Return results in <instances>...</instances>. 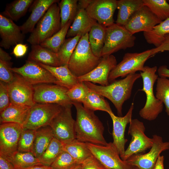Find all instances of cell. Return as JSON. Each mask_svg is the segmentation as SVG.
Returning <instances> with one entry per match:
<instances>
[{
	"mask_svg": "<svg viewBox=\"0 0 169 169\" xmlns=\"http://www.w3.org/2000/svg\"><path fill=\"white\" fill-rule=\"evenodd\" d=\"M64 144L54 137L49 146L38 158L43 165L50 166L60 154L64 151Z\"/></svg>",
	"mask_w": 169,
	"mask_h": 169,
	"instance_id": "e575fe53",
	"label": "cell"
},
{
	"mask_svg": "<svg viewBox=\"0 0 169 169\" xmlns=\"http://www.w3.org/2000/svg\"><path fill=\"white\" fill-rule=\"evenodd\" d=\"M78 165L73 157L64 151L52 164V169H70Z\"/></svg>",
	"mask_w": 169,
	"mask_h": 169,
	"instance_id": "ee69618b",
	"label": "cell"
},
{
	"mask_svg": "<svg viewBox=\"0 0 169 169\" xmlns=\"http://www.w3.org/2000/svg\"><path fill=\"white\" fill-rule=\"evenodd\" d=\"M106 27L97 22L88 33V40L91 50L95 55L102 57Z\"/></svg>",
	"mask_w": 169,
	"mask_h": 169,
	"instance_id": "f1b7e54d",
	"label": "cell"
},
{
	"mask_svg": "<svg viewBox=\"0 0 169 169\" xmlns=\"http://www.w3.org/2000/svg\"><path fill=\"white\" fill-rule=\"evenodd\" d=\"M31 107L11 103L7 108L0 113V123H14L23 125Z\"/></svg>",
	"mask_w": 169,
	"mask_h": 169,
	"instance_id": "d4e9b609",
	"label": "cell"
},
{
	"mask_svg": "<svg viewBox=\"0 0 169 169\" xmlns=\"http://www.w3.org/2000/svg\"><path fill=\"white\" fill-rule=\"evenodd\" d=\"M89 88L84 82H79L77 84L68 89L67 95L72 103H82L85 100Z\"/></svg>",
	"mask_w": 169,
	"mask_h": 169,
	"instance_id": "7bdbcfd3",
	"label": "cell"
},
{
	"mask_svg": "<svg viewBox=\"0 0 169 169\" xmlns=\"http://www.w3.org/2000/svg\"><path fill=\"white\" fill-rule=\"evenodd\" d=\"M144 69V71L140 72L143 82V88L140 90L145 93L146 101L139 114L143 119L152 121L155 120L162 112L163 104L155 96L153 92L154 85L158 77L156 74L157 67L145 66Z\"/></svg>",
	"mask_w": 169,
	"mask_h": 169,
	"instance_id": "277c9868",
	"label": "cell"
},
{
	"mask_svg": "<svg viewBox=\"0 0 169 169\" xmlns=\"http://www.w3.org/2000/svg\"><path fill=\"white\" fill-rule=\"evenodd\" d=\"M117 0H92L85 10L89 17L105 27L114 24Z\"/></svg>",
	"mask_w": 169,
	"mask_h": 169,
	"instance_id": "ac0fdd59",
	"label": "cell"
},
{
	"mask_svg": "<svg viewBox=\"0 0 169 169\" xmlns=\"http://www.w3.org/2000/svg\"><path fill=\"white\" fill-rule=\"evenodd\" d=\"M143 5V0H117L118 12L116 23L124 26L134 13Z\"/></svg>",
	"mask_w": 169,
	"mask_h": 169,
	"instance_id": "4316f807",
	"label": "cell"
},
{
	"mask_svg": "<svg viewBox=\"0 0 169 169\" xmlns=\"http://www.w3.org/2000/svg\"><path fill=\"white\" fill-rule=\"evenodd\" d=\"M59 2L58 0H34L30 7L31 12L30 15L25 22L20 26L22 33L25 34L32 33L36 24L50 7L53 3Z\"/></svg>",
	"mask_w": 169,
	"mask_h": 169,
	"instance_id": "7402d4cb",
	"label": "cell"
},
{
	"mask_svg": "<svg viewBox=\"0 0 169 169\" xmlns=\"http://www.w3.org/2000/svg\"><path fill=\"white\" fill-rule=\"evenodd\" d=\"M143 5L161 21L169 18V4L166 0H143Z\"/></svg>",
	"mask_w": 169,
	"mask_h": 169,
	"instance_id": "ab89813d",
	"label": "cell"
},
{
	"mask_svg": "<svg viewBox=\"0 0 169 169\" xmlns=\"http://www.w3.org/2000/svg\"><path fill=\"white\" fill-rule=\"evenodd\" d=\"M134 104L132 103L126 114L123 116H116L113 112L109 114L113 122L112 142L117 150L121 158L125 151V146L128 140L125 138V131L126 126L132 120Z\"/></svg>",
	"mask_w": 169,
	"mask_h": 169,
	"instance_id": "44dd1931",
	"label": "cell"
},
{
	"mask_svg": "<svg viewBox=\"0 0 169 169\" xmlns=\"http://www.w3.org/2000/svg\"><path fill=\"white\" fill-rule=\"evenodd\" d=\"M82 104L85 108L94 111L101 110L109 114L113 112L109 103L103 96L89 89L86 98Z\"/></svg>",
	"mask_w": 169,
	"mask_h": 169,
	"instance_id": "1f68e13d",
	"label": "cell"
},
{
	"mask_svg": "<svg viewBox=\"0 0 169 169\" xmlns=\"http://www.w3.org/2000/svg\"><path fill=\"white\" fill-rule=\"evenodd\" d=\"M81 165H78L70 169H81Z\"/></svg>",
	"mask_w": 169,
	"mask_h": 169,
	"instance_id": "11a10c76",
	"label": "cell"
},
{
	"mask_svg": "<svg viewBox=\"0 0 169 169\" xmlns=\"http://www.w3.org/2000/svg\"><path fill=\"white\" fill-rule=\"evenodd\" d=\"M117 64L115 57L111 54L102 57L99 64L88 73L79 77V82H90L106 86L109 84L108 77L110 72L115 67Z\"/></svg>",
	"mask_w": 169,
	"mask_h": 169,
	"instance_id": "d6986e66",
	"label": "cell"
},
{
	"mask_svg": "<svg viewBox=\"0 0 169 169\" xmlns=\"http://www.w3.org/2000/svg\"><path fill=\"white\" fill-rule=\"evenodd\" d=\"M152 49L153 55L159 52L169 51V33L165 35L163 40L159 46L153 48Z\"/></svg>",
	"mask_w": 169,
	"mask_h": 169,
	"instance_id": "7dc6e473",
	"label": "cell"
},
{
	"mask_svg": "<svg viewBox=\"0 0 169 169\" xmlns=\"http://www.w3.org/2000/svg\"><path fill=\"white\" fill-rule=\"evenodd\" d=\"M156 82V97L165 105V111L169 116V79L159 77Z\"/></svg>",
	"mask_w": 169,
	"mask_h": 169,
	"instance_id": "60d3db41",
	"label": "cell"
},
{
	"mask_svg": "<svg viewBox=\"0 0 169 169\" xmlns=\"http://www.w3.org/2000/svg\"><path fill=\"white\" fill-rule=\"evenodd\" d=\"M164 156L160 155L156 162L153 169H164Z\"/></svg>",
	"mask_w": 169,
	"mask_h": 169,
	"instance_id": "816d5d0a",
	"label": "cell"
},
{
	"mask_svg": "<svg viewBox=\"0 0 169 169\" xmlns=\"http://www.w3.org/2000/svg\"><path fill=\"white\" fill-rule=\"evenodd\" d=\"M92 155L108 169H132L133 166L122 160L113 142L106 145L87 143Z\"/></svg>",
	"mask_w": 169,
	"mask_h": 169,
	"instance_id": "7c38bea8",
	"label": "cell"
},
{
	"mask_svg": "<svg viewBox=\"0 0 169 169\" xmlns=\"http://www.w3.org/2000/svg\"><path fill=\"white\" fill-rule=\"evenodd\" d=\"M11 70L33 85L53 84L61 86L58 80L49 71L35 62L27 60L22 66L12 68Z\"/></svg>",
	"mask_w": 169,
	"mask_h": 169,
	"instance_id": "4fadbf2b",
	"label": "cell"
},
{
	"mask_svg": "<svg viewBox=\"0 0 169 169\" xmlns=\"http://www.w3.org/2000/svg\"><path fill=\"white\" fill-rule=\"evenodd\" d=\"M158 75L160 77L169 78V69L165 65L160 66L157 69Z\"/></svg>",
	"mask_w": 169,
	"mask_h": 169,
	"instance_id": "f907efd6",
	"label": "cell"
},
{
	"mask_svg": "<svg viewBox=\"0 0 169 169\" xmlns=\"http://www.w3.org/2000/svg\"><path fill=\"white\" fill-rule=\"evenodd\" d=\"M9 54L0 48V80L8 84L12 82L14 77L11 70L12 63Z\"/></svg>",
	"mask_w": 169,
	"mask_h": 169,
	"instance_id": "f35d334b",
	"label": "cell"
},
{
	"mask_svg": "<svg viewBox=\"0 0 169 169\" xmlns=\"http://www.w3.org/2000/svg\"><path fill=\"white\" fill-rule=\"evenodd\" d=\"M11 103L8 83L0 81V113L7 108Z\"/></svg>",
	"mask_w": 169,
	"mask_h": 169,
	"instance_id": "f6af8a7d",
	"label": "cell"
},
{
	"mask_svg": "<svg viewBox=\"0 0 169 169\" xmlns=\"http://www.w3.org/2000/svg\"><path fill=\"white\" fill-rule=\"evenodd\" d=\"M28 49L26 44H18L15 45L12 53L17 58L22 57L26 54Z\"/></svg>",
	"mask_w": 169,
	"mask_h": 169,
	"instance_id": "c3c4849f",
	"label": "cell"
},
{
	"mask_svg": "<svg viewBox=\"0 0 169 169\" xmlns=\"http://www.w3.org/2000/svg\"><path fill=\"white\" fill-rule=\"evenodd\" d=\"M26 169H52V168L50 166L41 165L33 166Z\"/></svg>",
	"mask_w": 169,
	"mask_h": 169,
	"instance_id": "db71d44e",
	"label": "cell"
},
{
	"mask_svg": "<svg viewBox=\"0 0 169 169\" xmlns=\"http://www.w3.org/2000/svg\"><path fill=\"white\" fill-rule=\"evenodd\" d=\"M97 23L96 21L89 17L85 9H78L66 37L73 38L78 34L84 35L88 33L92 27Z\"/></svg>",
	"mask_w": 169,
	"mask_h": 169,
	"instance_id": "603a6c76",
	"label": "cell"
},
{
	"mask_svg": "<svg viewBox=\"0 0 169 169\" xmlns=\"http://www.w3.org/2000/svg\"><path fill=\"white\" fill-rule=\"evenodd\" d=\"M33 100L37 103L54 104L63 107L72 106L68 89L56 84H42L33 85Z\"/></svg>",
	"mask_w": 169,
	"mask_h": 169,
	"instance_id": "9c48e42d",
	"label": "cell"
},
{
	"mask_svg": "<svg viewBox=\"0 0 169 169\" xmlns=\"http://www.w3.org/2000/svg\"><path fill=\"white\" fill-rule=\"evenodd\" d=\"M7 159L15 169H26L33 166L42 165L38 159L31 152L17 151Z\"/></svg>",
	"mask_w": 169,
	"mask_h": 169,
	"instance_id": "836d02e7",
	"label": "cell"
},
{
	"mask_svg": "<svg viewBox=\"0 0 169 169\" xmlns=\"http://www.w3.org/2000/svg\"><path fill=\"white\" fill-rule=\"evenodd\" d=\"M136 39L124 26L114 23L107 27L102 57H107L120 50L133 47Z\"/></svg>",
	"mask_w": 169,
	"mask_h": 169,
	"instance_id": "8992f818",
	"label": "cell"
},
{
	"mask_svg": "<svg viewBox=\"0 0 169 169\" xmlns=\"http://www.w3.org/2000/svg\"><path fill=\"white\" fill-rule=\"evenodd\" d=\"M0 46L5 49L18 44H23L25 36L20 26L11 19L0 14Z\"/></svg>",
	"mask_w": 169,
	"mask_h": 169,
	"instance_id": "ffe728a7",
	"label": "cell"
},
{
	"mask_svg": "<svg viewBox=\"0 0 169 169\" xmlns=\"http://www.w3.org/2000/svg\"><path fill=\"white\" fill-rule=\"evenodd\" d=\"M27 60L52 67L61 66L57 54L40 44L31 45Z\"/></svg>",
	"mask_w": 169,
	"mask_h": 169,
	"instance_id": "cb8c5ba5",
	"label": "cell"
},
{
	"mask_svg": "<svg viewBox=\"0 0 169 169\" xmlns=\"http://www.w3.org/2000/svg\"><path fill=\"white\" fill-rule=\"evenodd\" d=\"M102 57L94 55L88 40V33L82 36L75 47L68 63V68L76 77L84 75L95 69Z\"/></svg>",
	"mask_w": 169,
	"mask_h": 169,
	"instance_id": "3957f363",
	"label": "cell"
},
{
	"mask_svg": "<svg viewBox=\"0 0 169 169\" xmlns=\"http://www.w3.org/2000/svg\"><path fill=\"white\" fill-rule=\"evenodd\" d=\"M63 107L56 104L36 103L30 109L23 125V128L36 130L49 125Z\"/></svg>",
	"mask_w": 169,
	"mask_h": 169,
	"instance_id": "ba28073f",
	"label": "cell"
},
{
	"mask_svg": "<svg viewBox=\"0 0 169 169\" xmlns=\"http://www.w3.org/2000/svg\"><path fill=\"white\" fill-rule=\"evenodd\" d=\"M169 33V18L155 26L150 31L143 32L146 42L157 47L163 40L165 35Z\"/></svg>",
	"mask_w": 169,
	"mask_h": 169,
	"instance_id": "d6a6232c",
	"label": "cell"
},
{
	"mask_svg": "<svg viewBox=\"0 0 169 169\" xmlns=\"http://www.w3.org/2000/svg\"><path fill=\"white\" fill-rule=\"evenodd\" d=\"M40 66L49 71L58 80L61 86L69 89L79 82L68 68V65L52 67L37 63Z\"/></svg>",
	"mask_w": 169,
	"mask_h": 169,
	"instance_id": "484cf974",
	"label": "cell"
},
{
	"mask_svg": "<svg viewBox=\"0 0 169 169\" xmlns=\"http://www.w3.org/2000/svg\"><path fill=\"white\" fill-rule=\"evenodd\" d=\"M92 0H80L78 2V10L80 9H85Z\"/></svg>",
	"mask_w": 169,
	"mask_h": 169,
	"instance_id": "f5cc1de1",
	"label": "cell"
},
{
	"mask_svg": "<svg viewBox=\"0 0 169 169\" xmlns=\"http://www.w3.org/2000/svg\"><path fill=\"white\" fill-rule=\"evenodd\" d=\"M54 137L49 125L42 127L36 130L32 153L39 158L48 148Z\"/></svg>",
	"mask_w": 169,
	"mask_h": 169,
	"instance_id": "83f0119b",
	"label": "cell"
},
{
	"mask_svg": "<svg viewBox=\"0 0 169 169\" xmlns=\"http://www.w3.org/2000/svg\"><path fill=\"white\" fill-rule=\"evenodd\" d=\"M132 169H139L138 167L136 166H133Z\"/></svg>",
	"mask_w": 169,
	"mask_h": 169,
	"instance_id": "9f6ffc18",
	"label": "cell"
},
{
	"mask_svg": "<svg viewBox=\"0 0 169 169\" xmlns=\"http://www.w3.org/2000/svg\"><path fill=\"white\" fill-rule=\"evenodd\" d=\"M162 22L146 6L143 5L136 11L124 26L132 34L151 31Z\"/></svg>",
	"mask_w": 169,
	"mask_h": 169,
	"instance_id": "e0dca14e",
	"label": "cell"
},
{
	"mask_svg": "<svg viewBox=\"0 0 169 169\" xmlns=\"http://www.w3.org/2000/svg\"><path fill=\"white\" fill-rule=\"evenodd\" d=\"M36 133V130L23 128L18 141V151L32 153Z\"/></svg>",
	"mask_w": 169,
	"mask_h": 169,
	"instance_id": "b9f144b4",
	"label": "cell"
},
{
	"mask_svg": "<svg viewBox=\"0 0 169 169\" xmlns=\"http://www.w3.org/2000/svg\"><path fill=\"white\" fill-rule=\"evenodd\" d=\"M33 0H15L7 4L2 14L12 20L17 21L24 16Z\"/></svg>",
	"mask_w": 169,
	"mask_h": 169,
	"instance_id": "4dcf8cb0",
	"label": "cell"
},
{
	"mask_svg": "<svg viewBox=\"0 0 169 169\" xmlns=\"http://www.w3.org/2000/svg\"><path fill=\"white\" fill-rule=\"evenodd\" d=\"M152 50V49L140 53H125L122 60L110 72L108 77L109 83L119 77H125L138 71H144L145 63L153 56Z\"/></svg>",
	"mask_w": 169,
	"mask_h": 169,
	"instance_id": "52a82bcc",
	"label": "cell"
},
{
	"mask_svg": "<svg viewBox=\"0 0 169 169\" xmlns=\"http://www.w3.org/2000/svg\"><path fill=\"white\" fill-rule=\"evenodd\" d=\"M141 77L140 73L131 74L123 79H115L105 86L90 82H84L90 90L109 100L116 108L118 115L122 116L123 103L130 98L134 83Z\"/></svg>",
	"mask_w": 169,
	"mask_h": 169,
	"instance_id": "7a4b0ae2",
	"label": "cell"
},
{
	"mask_svg": "<svg viewBox=\"0 0 169 169\" xmlns=\"http://www.w3.org/2000/svg\"><path fill=\"white\" fill-rule=\"evenodd\" d=\"M153 144L149 151L144 154L134 155L126 161L139 169H153L158 156L164 151L169 150V141L165 142L162 138L157 135L152 137Z\"/></svg>",
	"mask_w": 169,
	"mask_h": 169,
	"instance_id": "5bb4252c",
	"label": "cell"
},
{
	"mask_svg": "<svg viewBox=\"0 0 169 169\" xmlns=\"http://www.w3.org/2000/svg\"><path fill=\"white\" fill-rule=\"evenodd\" d=\"M14 73L13 80L8 84L11 103L32 107L36 103L33 100V85L19 74Z\"/></svg>",
	"mask_w": 169,
	"mask_h": 169,
	"instance_id": "2e32d148",
	"label": "cell"
},
{
	"mask_svg": "<svg viewBox=\"0 0 169 169\" xmlns=\"http://www.w3.org/2000/svg\"><path fill=\"white\" fill-rule=\"evenodd\" d=\"M168 1H169V0H168Z\"/></svg>",
	"mask_w": 169,
	"mask_h": 169,
	"instance_id": "6f0895ef",
	"label": "cell"
},
{
	"mask_svg": "<svg viewBox=\"0 0 169 169\" xmlns=\"http://www.w3.org/2000/svg\"><path fill=\"white\" fill-rule=\"evenodd\" d=\"M81 169H108L92 155L81 164Z\"/></svg>",
	"mask_w": 169,
	"mask_h": 169,
	"instance_id": "bcb514c9",
	"label": "cell"
},
{
	"mask_svg": "<svg viewBox=\"0 0 169 169\" xmlns=\"http://www.w3.org/2000/svg\"><path fill=\"white\" fill-rule=\"evenodd\" d=\"M145 129L143 122L137 119H132L128 131V134L131 136V140L121 158L122 160L126 161L132 156L141 154L151 148L153 144V139L146 135Z\"/></svg>",
	"mask_w": 169,
	"mask_h": 169,
	"instance_id": "30bf717a",
	"label": "cell"
},
{
	"mask_svg": "<svg viewBox=\"0 0 169 169\" xmlns=\"http://www.w3.org/2000/svg\"><path fill=\"white\" fill-rule=\"evenodd\" d=\"M64 150L74 159L78 165H81L92 155L87 143L75 139L64 144Z\"/></svg>",
	"mask_w": 169,
	"mask_h": 169,
	"instance_id": "f546056e",
	"label": "cell"
},
{
	"mask_svg": "<svg viewBox=\"0 0 169 169\" xmlns=\"http://www.w3.org/2000/svg\"><path fill=\"white\" fill-rule=\"evenodd\" d=\"M81 34L65 39L57 53L61 66L68 65L70 58L82 37Z\"/></svg>",
	"mask_w": 169,
	"mask_h": 169,
	"instance_id": "74e56055",
	"label": "cell"
},
{
	"mask_svg": "<svg viewBox=\"0 0 169 169\" xmlns=\"http://www.w3.org/2000/svg\"><path fill=\"white\" fill-rule=\"evenodd\" d=\"M0 169H15L13 165L5 156L0 155Z\"/></svg>",
	"mask_w": 169,
	"mask_h": 169,
	"instance_id": "681fc988",
	"label": "cell"
},
{
	"mask_svg": "<svg viewBox=\"0 0 169 169\" xmlns=\"http://www.w3.org/2000/svg\"><path fill=\"white\" fill-rule=\"evenodd\" d=\"M72 107H63L49 125L54 137L64 144L76 139L75 120L72 116Z\"/></svg>",
	"mask_w": 169,
	"mask_h": 169,
	"instance_id": "8fae6325",
	"label": "cell"
},
{
	"mask_svg": "<svg viewBox=\"0 0 169 169\" xmlns=\"http://www.w3.org/2000/svg\"><path fill=\"white\" fill-rule=\"evenodd\" d=\"M61 28L60 8L58 3L52 4L37 24L27 39L31 45L40 44Z\"/></svg>",
	"mask_w": 169,
	"mask_h": 169,
	"instance_id": "5b68a950",
	"label": "cell"
},
{
	"mask_svg": "<svg viewBox=\"0 0 169 169\" xmlns=\"http://www.w3.org/2000/svg\"><path fill=\"white\" fill-rule=\"evenodd\" d=\"M77 0H62L58 4L60 10L61 28L69 21L73 22L78 12Z\"/></svg>",
	"mask_w": 169,
	"mask_h": 169,
	"instance_id": "8d00e7d4",
	"label": "cell"
},
{
	"mask_svg": "<svg viewBox=\"0 0 169 169\" xmlns=\"http://www.w3.org/2000/svg\"><path fill=\"white\" fill-rule=\"evenodd\" d=\"M23 129V125L19 124H1L0 155L8 158L18 151L19 140Z\"/></svg>",
	"mask_w": 169,
	"mask_h": 169,
	"instance_id": "9a60e30c",
	"label": "cell"
},
{
	"mask_svg": "<svg viewBox=\"0 0 169 169\" xmlns=\"http://www.w3.org/2000/svg\"><path fill=\"white\" fill-rule=\"evenodd\" d=\"M72 22L69 21L56 33L41 43L40 45L57 53L64 43L67 34Z\"/></svg>",
	"mask_w": 169,
	"mask_h": 169,
	"instance_id": "d590c367",
	"label": "cell"
},
{
	"mask_svg": "<svg viewBox=\"0 0 169 169\" xmlns=\"http://www.w3.org/2000/svg\"><path fill=\"white\" fill-rule=\"evenodd\" d=\"M76 109V139L85 143L106 145L103 136L104 128L94 111L85 108L81 103H73Z\"/></svg>",
	"mask_w": 169,
	"mask_h": 169,
	"instance_id": "6da1fadb",
	"label": "cell"
}]
</instances>
